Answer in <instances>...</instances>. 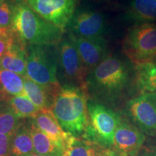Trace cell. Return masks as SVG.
I'll list each match as a JSON object with an SVG mask.
<instances>
[{"label": "cell", "mask_w": 156, "mask_h": 156, "mask_svg": "<svg viewBox=\"0 0 156 156\" xmlns=\"http://www.w3.org/2000/svg\"><path fill=\"white\" fill-rule=\"evenodd\" d=\"M128 58L109 55L86 77V89L100 96L115 98L135 83V67Z\"/></svg>", "instance_id": "obj_1"}, {"label": "cell", "mask_w": 156, "mask_h": 156, "mask_svg": "<svg viewBox=\"0 0 156 156\" xmlns=\"http://www.w3.org/2000/svg\"><path fill=\"white\" fill-rule=\"evenodd\" d=\"M11 31L26 48L31 45H57L64 32L37 15L23 2H13Z\"/></svg>", "instance_id": "obj_2"}, {"label": "cell", "mask_w": 156, "mask_h": 156, "mask_svg": "<svg viewBox=\"0 0 156 156\" xmlns=\"http://www.w3.org/2000/svg\"><path fill=\"white\" fill-rule=\"evenodd\" d=\"M85 90L84 87H61L50 108L64 131L75 136L85 134L89 124Z\"/></svg>", "instance_id": "obj_3"}, {"label": "cell", "mask_w": 156, "mask_h": 156, "mask_svg": "<svg viewBox=\"0 0 156 156\" xmlns=\"http://www.w3.org/2000/svg\"><path fill=\"white\" fill-rule=\"evenodd\" d=\"M27 77L44 86L61 85L57 80V45L27 47Z\"/></svg>", "instance_id": "obj_4"}, {"label": "cell", "mask_w": 156, "mask_h": 156, "mask_svg": "<svg viewBox=\"0 0 156 156\" xmlns=\"http://www.w3.org/2000/svg\"><path fill=\"white\" fill-rule=\"evenodd\" d=\"M87 73L69 36L57 44V80L63 86L86 88Z\"/></svg>", "instance_id": "obj_5"}, {"label": "cell", "mask_w": 156, "mask_h": 156, "mask_svg": "<svg viewBox=\"0 0 156 156\" xmlns=\"http://www.w3.org/2000/svg\"><path fill=\"white\" fill-rule=\"evenodd\" d=\"M122 51L135 65L145 64L156 51V23L132 25L123 41Z\"/></svg>", "instance_id": "obj_6"}, {"label": "cell", "mask_w": 156, "mask_h": 156, "mask_svg": "<svg viewBox=\"0 0 156 156\" xmlns=\"http://www.w3.org/2000/svg\"><path fill=\"white\" fill-rule=\"evenodd\" d=\"M89 124L85 136L98 145L112 146L115 132L121 122L119 116L101 103H87Z\"/></svg>", "instance_id": "obj_7"}, {"label": "cell", "mask_w": 156, "mask_h": 156, "mask_svg": "<svg viewBox=\"0 0 156 156\" xmlns=\"http://www.w3.org/2000/svg\"><path fill=\"white\" fill-rule=\"evenodd\" d=\"M77 0H23L37 15L64 30L76 11Z\"/></svg>", "instance_id": "obj_8"}, {"label": "cell", "mask_w": 156, "mask_h": 156, "mask_svg": "<svg viewBox=\"0 0 156 156\" xmlns=\"http://www.w3.org/2000/svg\"><path fill=\"white\" fill-rule=\"evenodd\" d=\"M67 28L69 34L79 38H104L107 23L104 15L98 12L80 9L75 11Z\"/></svg>", "instance_id": "obj_9"}, {"label": "cell", "mask_w": 156, "mask_h": 156, "mask_svg": "<svg viewBox=\"0 0 156 156\" xmlns=\"http://www.w3.org/2000/svg\"><path fill=\"white\" fill-rule=\"evenodd\" d=\"M127 112L144 133L156 134V94L142 93L127 103Z\"/></svg>", "instance_id": "obj_10"}, {"label": "cell", "mask_w": 156, "mask_h": 156, "mask_svg": "<svg viewBox=\"0 0 156 156\" xmlns=\"http://www.w3.org/2000/svg\"><path fill=\"white\" fill-rule=\"evenodd\" d=\"M67 36L75 45L87 75L109 55L105 38H79L69 33Z\"/></svg>", "instance_id": "obj_11"}, {"label": "cell", "mask_w": 156, "mask_h": 156, "mask_svg": "<svg viewBox=\"0 0 156 156\" xmlns=\"http://www.w3.org/2000/svg\"><path fill=\"white\" fill-rule=\"evenodd\" d=\"M142 131L127 122H122L115 132L112 147L119 156H135L145 142Z\"/></svg>", "instance_id": "obj_12"}, {"label": "cell", "mask_w": 156, "mask_h": 156, "mask_svg": "<svg viewBox=\"0 0 156 156\" xmlns=\"http://www.w3.org/2000/svg\"><path fill=\"white\" fill-rule=\"evenodd\" d=\"M32 119L36 126L64 151L75 137L62 129L50 109L41 110Z\"/></svg>", "instance_id": "obj_13"}, {"label": "cell", "mask_w": 156, "mask_h": 156, "mask_svg": "<svg viewBox=\"0 0 156 156\" xmlns=\"http://www.w3.org/2000/svg\"><path fill=\"white\" fill-rule=\"evenodd\" d=\"M0 69L9 70L27 77V48L15 35L13 41L0 59Z\"/></svg>", "instance_id": "obj_14"}, {"label": "cell", "mask_w": 156, "mask_h": 156, "mask_svg": "<svg viewBox=\"0 0 156 156\" xmlns=\"http://www.w3.org/2000/svg\"><path fill=\"white\" fill-rule=\"evenodd\" d=\"M61 87V85L44 86L28 77H24L25 95L41 110L51 108L54 97Z\"/></svg>", "instance_id": "obj_15"}, {"label": "cell", "mask_w": 156, "mask_h": 156, "mask_svg": "<svg viewBox=\"0 0 156 156\" xmlns=\"http://www.w3.org/2000/svg\"><path fill=\"white\" fill-rule=\"evenodd\" d=\"M125 16L134 25L155 23L156 0H132Z\"/></svg>", "instance_id": "obj_16"}, {"label": "cell", "mask_w": 156, "mask_h": 156, "mask_svg": "<svg viewBox=\"0 0 156 156\" xmlns=\"http://www.w3.org/2000/svg\"><path fill=\"white\" fill-rule=\"evenodd\" d=\"M35 153L30 132V122H21L12 134L10 145V156H28Z\"/></svg>", "instance_id": "obj_17"}, {"label": "cell", "mask_w": 156, "mask_h": 156, "mask_svg": "<svg viewBox=\"0 0 156 156\" xmlns=\"http://www.w3.org/2000/svg\"><path fill=\"white\" fill-rule=\"evenodd\" d=\"M30 132L36 153L46 156H62L64 150L52 141L39 129L32 119L30 121Z\"/></svg>", "instance_id": "obj_18"}, {"label": "cell", "mask_w": 156, "mask_h": 156, "mask_svg": "<svg viewBox=\"0 0 156 156\" xmlns=\"http://www.w3.org/2000/svg\"><path fill=\"white\" fill-rule=\"evenodd\" d=\"M114 153L103 151L96 142L78 140L76 136L64 150L62 156H112Z\"/></svg>", "instance_id": "obj_19"}, {"label": "cell", "mask_w": 156, "mask_h": 156, "mask_svg": "<svg viewBox=\"0 0 156 156\" xmlns=\"http://www.w3.org/2000/svg\"><path fill=\"white\" fill-rule=\"evenodd\" d=\"M135 85L142 93L156 94V64L135 65Z\"/></svg>", "instance_id": "obj_20"}, {"label": "cell", "mask_w": 156, "mask_h": 156, "mask_svg": "<svg viewBox=\"0 0 156 156\" xmlns=\"http://www.w3.org/2000/svg\"><path fill=\"white\" fill-rule=\"evenodd\" d=\"M24 77L6 69H0V88L9 96H26L24 88Z\"/></svg>", "instance_id": "obj_21"}, {"label": "cell", "mask_w": 156, "mask_h": 156, "mask_svg": "<svg viewBox=\"0 0 156 156\" xmlns=\"http://www.w3.org/2000/svg\"><path fill=\"white\" fill-rule=\"evenodd\" d=\"M7 101L12 110L20 119L26 118L33 119L41 111L27 96H8Z\"/></svg>", "instance_id": "obj_22"}, {"label": "cell", "mask_w": 156, "mask_h": 156, "mask_svg": "<svg viewBox=\"0 0 156 156\" xmlns=\"http://www.w3.org/2000/svg\"><path fill=\"white\" fill-rule=\"evenodd\" d=\"M20 124V119L12 110L7 100L0 103V134H13Z\"/></svg>", "instance_id": "obj_23"}, {"label": "cell", "mask_w": 156, "mask_h": 156, "mask_svg": "<svg viewBox=\"0 0 156 156\" xmlns=\"http://www.w3.org/2000/svg\"><path fill=\"white\" fill-rule=\"evenodd\" d=\"M13 19V2L6 0L0 4V27L7 32L11 30Z\"/></svg>", "instance_id": "obj_24"}, {"label": "cell", "mask_w": 156, "mask_h": 156, "mask_svg": "<svg viewBox=\"0 0 156 156\" xmlns=\"http://www.w3.org/2000/svg\"><path fill=\"white\" fill-rule=\"evenodd\" d=\"M12 134H0V156H10V145Z\"/></svg>", "instance_id": "obj_25"}, {"label": "cell", "mask_w": 156, "mask_h": 156, "mask_svg": "<svg viewBox=\"0 0 156 156\" xmlns=\"http://www.w3.org/2000/svg\"><path fill=\"white\" fill-rule=\"evenodd\" d=\"M13 39H14V35L11 30L9 31L7 34L0 36V59L7 51V48L13 41Z\"/></svg>", "instance_id": "obj_26"}, {"label": "cell", "mask_w": 156, "mask_h": 156, "mask_svg": "<svg viewBox=\"0 0 156 156\" xmlns=\"http://www.w3.org/2000/svg\"><path fill=\"white\" fill-rule=\"evenodd\" d=\"M145 63H154L156 64V51L155 53L152 54V55L150 56L149 58H147V62Z\"/></svg>", "instance_id": "obj_27"}, {"label": "cell", "mask_w": 156, "mask_h": 156, "mask_svg": "<svg viewBox=\"0 0 156 156\" xmlns=\"http://www.w3.org/2000/svg\"><path fill=\"white\" fill-rule=\"evenodd\" d=\"M8 96L9 95H7L5 93H4L3 91L2 90V89L0 88V103H2L5 101L7 100Z\"/></svg>", "instance_id": "obj_28"}, {"label": "cell", "mask_w": 156, "mask_h": 156, "mask_svg": "<svg viewBox=\"0 0 156 156\" xmlns=\"http://www.w3.org/2000/svg\"><path fill=\"white\" fill-rule=\"evenodd\" d=\"M8 32H7V31H5V30H3V29L0 27V36H4V35L7 34H8Z\"/></svg>", "instance_id": "obj_29"}, {"label": "cell", "mask_w": 156, "mask_h": 156, "mask_svg": "<svg viewBox=\"0 0 156 156\" xmlns=\"http://www.w3.org/2000/svg\"><path fill=\"white\" fill-rule=\"evenodd\" d=\"M28 156H46V155H40V154L34 153H32V154H31V155H28Z\"/></svg>", "instance_id": "obj_30"}, {"label": "cell", "mask_w": 156, "mask_h": 156, "mask_svg": "<svg viewBox=\"0 0 156 156\" xmlns=\"http://www.w3.org/2000/svg\"><path fill=\"white\" fill-rule=\"evenodd\" d=\"M10 1L13 2H23V0H10Z\"/></svg>", "instance_id": "obj_31"}, {"label": "cell", "mask_w": 156, "mask_h": 156, "mask_svg": "<svg viewBox=\"0 0 156 156\" xmlns=\"http://www.w3.org/2000/svg\"><path fill=\"white\" fill-rule=\"evenodd\" d=\"M151 156H156V149L153 152V153H152Z\"/></svg>", "instance_id": "obj_32"}, {"label": "cell", "mask_w": 156, "mask_h": 156, "mask_svg": "<svg viewBox=\"0 0 156 156\" xmlns=\"http://www.w3.org/2000/svg\"><path fill=\"white\" fill-rule=\"evenodd\" d=\"M98 1H101V2H107V1H110V0H98Z\"/></svg>", "instance_id": "obj_33"}, {"label": "cell", "mask_w": 156, "mask_h": 156, "mask_svg": "<svg viewBox=\"0 0 156 156\" xmlns=\"http://www.w3.org/2000/svg\"><path fill=\"white\" fill-rule=\"evenodd\" d=\"M5 1H6V0H0V4L4 2H5Z\"/></svg>", "instance_id": "obj_34"}, {"label": "cell", "mask_w": 156, "mask_h": 156, "mask_svg": "<svg viewBox=\"0 0 156 156\" xmlns=\"http://www.w3.org/2000/svg\"><path fill=\"white\" fill-rule=\"evenodd\" d=\"M114 156H116V155H114Z\"/></svg>", "instance_id": "obj_35"}]
</instances>
